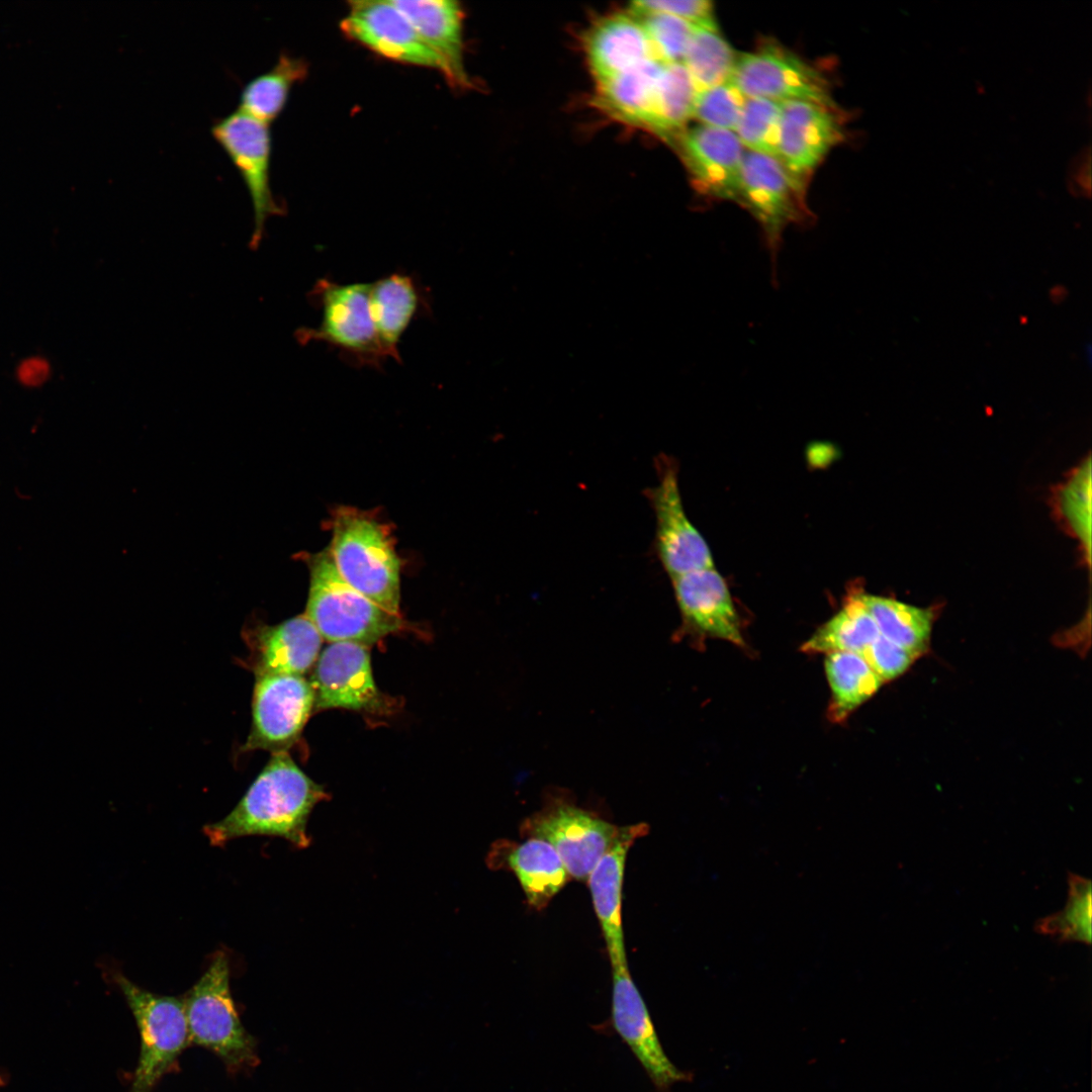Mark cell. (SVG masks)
<instances>
[{
    "mask_svg": "<svg viewBox=\"0 0 1092 1092\" xmlns=\"http://www.w3.org/2000/svg\"><path fill=\"white\" fill-rule=\"evenodd\" d=\"M326 797L323 787L286 751L275 752L230 814L206 825L203 832L213 845L242 836L268 835L306 848L311 841L306 831L309 814Z\"/></svg>",
    "mask_w": 1092,
    "mask_h": 1092,
    "instance_id": "obj_1",
    "label": "cell"
},
{
    "mask_svg": "<svg viewBox=\"0 0 1092 1092\" xmlns=\"http://www.w3.org/2000/svg\"><path fill=\"white\" fill-rule=\"evenodd\" d=\"M330 528L328 548L340 575L382 609L399 615L400 561L388 526L369 512L340 507Z\"/></svg>",
    "mask_w": 1092,
    "mask_h": 1092,
    "instance_id": "obj_2",
    "label": "cell"
},
{
    "mask_svg": "<svg viewBox=\"0 0 1092 1092\" xmlns=\"http://www.w3.org/2000/svg\"><path fill=\"white\" fill-rule=\"evenodd\" d=\"M306 561L310 579L304 614L323 639L369 646L400 628L399 615L382 609L340 575L329 548Z\"/></svg>",
    "mask_w": 1092,
    "mask_h": 1092,
    "instance_id": "obj_3",
    "label": "cell"
},
{
    "mask_svg": "<svg viewBox=\"0 0 1092 1092\" xmlns=\"http://www.w3.org/2000/svg\"><path fill=\"white\" fill-rule=\"evenodd\" d=\"M183 1000L191 1043L216 1055L234 1073L258 1065L256 1039L241 1022L232 997L224 952L214 953Z\"/></svg>",
    "mask_w": 1092,
    "mask_h": 1092,
    "instance_id": "obj_4",
    "label": "cell"
},
{
    "mask_svg": "<svg viewBox=\"0 0 1092 1092\" xmlns=\"http://www.w3.org/2000/svg\"><path fill=\"white\" fill-rule=\"evenodd\" d=\"M131 1010L141 1051L129 1092H151L191 1043L183 998L154 994L125 976H113Z\"/></svg>",
    "mask_w": 1092,
    "mask_h": 1092,
    "instance_id": "obj_5",
    "label": "cell"
},
{
    "mask_svg": "<svg viewBox=\"0 0 1092 1092\" xmlns=\"http://www.w3.org/2000/svg\"><path fill=\"white\" fill-rule=\"evenodd\" d=\"M312 292L322 308V321L316 328L300 329L297 339L328 343L358 363L381 364L386 356L370 314V283L339 284L322 279Z\"/></svg>",
    "mask_w": 1092,
    "mask_h": 1092,
    "instance_id": "obj_6",
    "label": "cell"
},
{
    "mask_svg": "<svg viewBox=\"0 0 1092 1092\" xmlns=\"http://www.w3.org/2000/svg\"><path fill=\"white\" fill-rule=\"evenodd\" d=\"M620 830L621 827L565 801L550 802L526 818L521 826L523 836L549 843L568 876L578 881L587 880Z\"/></svg>",
    "mask_w": 1092,
    "mask_h": 1092,
    "instance_id": "obj_7",
    "label": "cell"
},
{
    "mask_svg": "<svg viewBox=\"0 0 1092 1092\" xmlns=\"http://www.w3.org/2000/svg\"><path fill=\"white\" fill-rule=\"evenodd\" d=\"M216 143L239 171L251 198L254 228L251 247L259 246L268 218L282 214L270 185L271 132L269 124L238 109L210 128Z\"/></svg>",
    "mask_w": 1092,
    "mask_h": 1092,
    "instance_id": "obj_8",
    "label": "cell"
},
{
    "mask_svg": "<svg viewBox=\"0 0 1092 1092\" xmlns=\"http://www.w3.org/2000/svg\"><path fill=\"white\" fill-rule=\"evenodd\" d=\"M313 708V691L304 676H256L251 729L243 751H286L297 741Z\"/></svg>",
    "mask_w": 1092,
    "mask_h": 1092,
    "instance_id": "obj_9",
    "label": "cell"
},
{
    "mask_svg": "<svg viewBox=\"0 0 1092 1092\" xmlns=\"http://www.w3.org/2000/svg\"><path fill=\"white\" fill-rule=\"evenodd\" d=\"M736 202L757 219L774 256L784 230L802 221L808 213L801 179L778 158L754 152L743 156Z\"/></svg>",
    "mask_w": 1092,
    "mask_h": 1092,
    "instance_id": "obj_10",
    "label": "cell"
},
{
    "mask_svg": "<svg viewBox=\"0 0 1092 1092\" xmlns=\"http://www.w3.org/2000/svg\"><path fill=\"white\" fill-rule=\"evenodd\" d=\"M729 81L747 98L804 100L833 108L822 74L778 47L767 46L738 57Z\"/></svg>",
    "mask_w": 1092,
    "mask_h": 1092,
    "instance_id": "obj_11",
    "label": "cell"
},
{
    "mask_svg": "<svg viewBox=\"0 0 1092 1092\" xmlns=\"http://www.w3.org/2000/svg\"><path fill=\"white\" fill-rule=\"evenodd\" d=\"M612 970L613 1027L640 1063L655 1092H670L675 1084L690 1082L693 1074L678 1069L663 1050L628 965L614 967Z\"/></svg>",
    "mask_w": 1092,
    "mask_h": 1092,
    "instance_id": "obj_12",
    "label": "cell"
},
{
    "mask_svg": "<svg viewBox=\"0 0 1092 1092\" xmlns=\"http://www.w3.org/2000/svg\"><path fill=\"white\" fill-rule=\"evenodd\" d=\"M658 481L649 492L655 514V545L670 578L714 567L710 548L686 514L676 467L659 461Z\"/></svg>",
    "mask_w": 1092,
    "mask_h": 1092,
    "instance_id": "obj_13",
    "label": "cell"
},
{
    "mask_svg": "<svg viewBox=\"0 0 1092 1092\" xmlns=\"http://www.w3.org/2000/svg\"><path fill=\"white\" fill-rule=\"evenodd\" d=\"M341 29L350 38L389 60L441 71L438 57L391 0L349 2Z\"/></svg>",
    "mask_w": 1092,
    "mask_h": 1092,
    "instance_id": "obj_14",
    "label": "cell"
},
{
    "mask_svg": "<svg viewBox=\"0 0 1092 1092\" xmlns=\"http://www.w3.org/2000/svg\"><path fill=\"white\" fill-rule=\"evenodd\" d=\"M671 582L682 619L681 634L701 643L713 638L745 647L730 590L714 567L672 577Z\"/></svg>",
    "mask_w": 1092,
    "mask_h": 1092,
    "instance_id": "obj_15",
    "label": "cell"
},
{
    "mask_svg": "<svg viewBox=\"0 0 1092 1092\" xmlns=\"http://www.w3.org/2000/svg\"><path fill=\"white\" fill-rule=\"evenodd\" d=\"M368 646L348 641L331 642L314 663L309 684L314 708L373 710L380 704Z\"/></svg>",
    "mask_w": 1092,
    "mask_h": 1092,
    "instance_id": "obj_16",
    "label": "cell"
},
{
    "mask_svg": "<svg viewBox=\"0 0 1092 1092\" xmlns=\"http://www.w3.org/2000/svg\"><path fill=\"white\" fill-rule=\"evenodd\" d=\"M247 664L255 676H303L315 663L323 637L305 614L276 625L257 624L244 632Z\"/></svg>",
    "mask_w": 1092,
    "mask_h": 1092,
    "instance_id": "obj_17",
    "label": "cell"
},
{
    "mask_svg": "<svg viewBox=\"0 0 1092 1092\" xmlns=\"http://www.w3.org/2000/svg\"><path fill=\"white\" fill-rule=\"evenodd\" d=\"M678 140L698 187L712 197L737 201L744 153L736 133L702 124L684 130Z\"/></svg>",
    "mask_w": 1092,
    "mask_h": 1092,
    "instance_id": "obj_18",
    "label": "cell"
},
{
    "mask_svg": "<svg viewBox=\"0 0 1092 1092\" xmlns=\"http://www.w3.org/2000/svg\"><path fill=\"white\" fill-rule=\"evenodd\" d=\"M779 160L796 177L812 171L842 139L829 108L804 100H782Z\"/></svg>",
    "mask_w": 1092,
    "mask_h": 1092,
    "instance_id": "obj_19",
    "label": "cell"
},
{
    "mask_svg": "<svg viewBox=\"0 0 1092 1092\" xmlns=\"http://www.w3.org/2000/svg\"><path fill=\"white\" fill-rule=\"evenodd\" d=\"M646 833L643 823L621 827L616 841L587 878L612 968L628 965L621 916L624 870L629 848Z\"/></svg>",
    "mask_w": 1092,
    "mask_h": 1092,
    "instance_id": "obj_20",
    "label": "cell"
},
{
    "mask_svg": "<svg viewBox=\"0 0 1092 1092\" xmlns=\"http://www.w3.org/2000/svg\"><path fill=\"white\" fill-rule=\"evenodd\" d=\"M584 52L597 84L655 59L642 22L630 11L599 19L585 35Z\"/></svg>",
    "mask_w": 1092,
    "mask_h": 1092,
    "instance_id": "obj_21",
    "label": "cell"
},
{
    "mask_svg": "<svg viewBox=\"0 0 1092 1092\" xmlns=\"http://www.w3.org/2000/svg\"><path fill=\"white\" fill-rule=\"evenodd\" d=\"M438 57L441 72L455 86L469 82L463 63V11L453 0H391Z\"/></svg>",
    "mask_w": 1092,
    "mask_h": 1092,
    "instance_id": "obj_22",
    "label": "cell"
},
{
    "mask_svg": "<svg viewBox=\"0 0 1092 1092\" xmlns=\"http://www.w3.org/2000/svg\"><path fill=\"white\" fill-rule=\"evenodd\" d=\"M664 65L651 59L598 84L596 104L617 120L647 129Z\"/></svg>",
    "mask_w": 1092,
    "mask_h": 1092,
    "instance_id": "obj_23",
    "label": "cell"
},
{
    "mask_svg": "<svg viewBox=\"0 0 1092 1092\" xmlns=\"http://www.w3.org/2000/svg\"><path fill=\"white\" fill-rule=\"evenodd\" d=\"M496 849L504 852L506 866L518 878L528 904L536 909L547 906L568 880L560 857L544 840L530 837Z\"/></svg>",
    "mask_w": 1092,
    "mask_h": 1092,
    "instance_id": "obj_24",
    "label": "cell"
},
{
    "mask_svg": "<svg viewBox=\"0 0 1092 1092\" xmlns=\"http://www.w3.org/2000/svg\"><path fill=\"white\" fill-rule=\"evenodd\" d=\"M419 302L418 289L407 275L394 273L370 283V314L386 358L399 359L398 343Z\"/></svg>",
    "mask_w": 1092,
    "mask_h": 1092,
    "instance_id": "obj_25",
    "label": "cell"
},
{
    "mask_svg": "<svg viewBox=\"0 0 1092 1092\" xmlns=\"http://www.w3.org/2000/svg\"><path fill=\"white\" fill-rule=\"evenodd\" d=\"M825 672L831 691L827 718L833 723L845 721L883 684L864 658L853 652L828 653Z\"/></svg>",
    "mask_w": 1092,
    "mask_h": 1092,
    "instance_id": "obj_26",
    "label": "cell"
},
{
    "mask_svg": "<svg viewBox=\"0 0 1092 1092\" xmlns=\"http://www.w3.org/2000/svg\"><path fill=\"white\" fill-rule=\"evenodd\" d=\"M880 635L878 626L860 600L849 595L843 607L820 626L801 646L805 653L853 652L860 654Z\"/></svg>",
    "mask_w": 1092,
    "mask_h": 1092,
    "instance_id": "obj_27",
    "label": "cell"
},
{
    "mask_svg": "<svg viewBox=\"0 0 1092 1092\" xmlns=\"http://www.w3.org/2000/svg\"><path fill=\"white\" fill-rule=\"evenodd\" d=\"M860 600L874 618L880 635L917 657L926 651L933 623L930 609L861 592Z\"/></svg>",
    "mask_w": 1092,
    "mask_h": 1092,
    "instance_id": "obj_28",
    "label": "cell"
},
{
    "mask_svg": "<svg viewBox=\"0 0 1092 1092\" xmlns=\"http://www.w3.org/2000/svg\"><path fill=\"white\" fill-rule=\"evenodd\" d=\"M306 74L307 64L303 59L282 54L269 71L244 86L239 109L269 124L282 112L292 86Z\"/></svg>",
    "mask_w": 1092,
    "mask_h": 1092,
    "instance_id": "obj_29",
    "label": "cell"
},
{
    "mask_svg": "<svg viewBox=\"0 0 1092 1092\" xmlns=\"http://www.w3.org/2000/svg\"><path fill=\"white\" fill-rule=\"evenodd\" d=\"M698 90L681 63L665 64L655 93L649 130L676 136L693 117Z\"/></svg>",
    "mask_w": 1092,
    "mask_h": 1092,
    "instance_id": "obj_30",
    "label": "cell"
},
{
    "mask_svg": "<svg viewBox=\"0 0 1092 1092\" xmlns=\"http://www.w3.org/2000/svg\"><path fill=\"white\" fill-rule=\"evenodd\" d=\"M737 57L715 30L696 26L681 64L698 92L730 80Z\"/></svg>",
    "mask_w": 1092,
    "mask_h": 1092,
    "instance_id": "obj_31",
    "label": "cell"
},
{
    "mask_svg": "<svg viewBox=\"0 0 1092 1092\" xmlns=\"http://www.w3.org/2000/svg\"><path fill=\"white\" fill-rule=\"evenodd\" d=\"M1069 897L1065 908L1039 920L1035 929L1061 941L1091 944L1092 889L1089 879L1069 874Z\"/></svg>",
    "mask_w": 1092,
    "mask_h": 1092,
    "instance_id": "obj_32",
    "label": "cell"
},
{
    "mask_svg": "<svg viewBox=\"0 0 1092 1092\" xmlns=\"http://www.w3.org/2000/svg\"><path fill=\"white\" fill-rule=\"evenodd\" d=\"M1060 519L1081 543L1090 563L1091 557V459L1077 466L1056 493Z\"/></svg>",
    "mask_w": 1092,
    "mask_h": 1092,
    "instance_id": "obj_33",
    "label": "cell"
},
{
    "mask_svg": "<svg viewBox=\"0 0 1092 1092\" xmlns=\"http://www.w3.org/2000/svg\"><path fill=\"white\" fill-rule=\"evenodd\" d=\"M781 101L746 98L735 133L750 152L779 159Z\"/></svg>",
    "mask_w": 1092,
    "mask_h": 1092,
    "instance_id": "obj_34",
    "label": "cell"
},
{
    "mask_svg": "<svg viewBox=\"0 0 1092 1092\" xmlns=\"http://www.w3.org/2000/svg\"><path fill=\"white\" fill-rule=\"evenodd\" d=\"M633 14L642 22L656 60L663 64L682 62L695 28L694 24L664 13Z\"/></svg>",
    "mask_w": 1092,
    "mask_h": 1092,
    "instance_id": "obj_35",
    "label": "cell"
},
{
    "mask_svg": "<svg viewBox=\"0 0 1092 1092\" xmlns=\"http://www.w3.org/2000/svg\"><path fill=\"white\" fill-rule=\"evenodd\" d=\"M746 98L727 81L698 92L693 117L705 125L735 131Z\"/></svg>",
    "mask_w": 1092,
    "mask_h": 1092,
    "instance_id": "obj_36",
    "label": "cell"
},
{
    "mask_svg": "<svg viewBox=\"0 0 1092 1092\" xmlns=\"http://www.w3.org/2000/svg\"><path fill=\"white\" fill-rule=\"evenodd\" d=\"M632 13L657 12L681 18L696 26L717 31L713 6L706 0H645L630 4Z\"/></svg>",
    "mask_w": 1092,
    "mask_h": 1092,
    "instance_id": "obj_37",
    "label": "cell"
},
{
    "mask_svg": "<svg viewBox=\"0 0 1092 1092\" xmlns=\"http://www.w3.org/2000/svg\"><path fill=\"white\" fill-rule=\"evenodd\" d=\"M860 655L884 681L904 673L917 658L915 654L879 635Z\"/></svg>",
    "mask_w": 1092,
    "mask_h": 1092,
    "instance_id": "obj_38",
    "label": "cell"
},
{
    "mask_svg": "<svg viewBox=\"0 0 1092 1092\" xmlns=\"http://www.w3.org/2000/svg\"><path fill=\"white\" fill-rule=\"evenodd\" d=\"M53 373L50 360L42 355H30L21 359L15 368L17 382L25 388L43 386Z\"/></svg>",
    "mask_w": 1092,
    "mask_h": 1092,
    "instance_id": "obj_39",
    "label": "cell"
},
{
    "mask_svg": "<svg viewBox=\"0 0 1092 1092\" xmlns=\"http://www.w3.org/2000/svg\"><path fill=\"white\" fill-rule=\"evenodd\" d=\"M1081 163L1076 167V173L1074 180L1079 187L1086 188L1090 193V155L1087 159L1080 161Z\"/></svg>",
    "mask_w": 1092,
    "mask_h": 1092,
    "instance_id": "obj_40",
    "label": "cell"
}]
</instances>
